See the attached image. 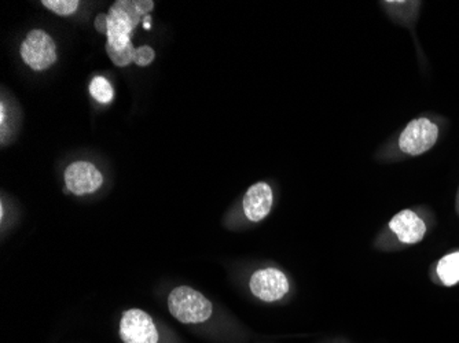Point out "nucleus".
<instances>
[{"instance_id":"nucleus-10","label":"nucleus","mask_w":459,"mask_h":343,"mask_svg":"<svg viewBox=\"0 0 459 343\" xmlns=\"http://www.w3.org/2000/svg\"><path fill=\"white\" fill-rule=\"evenodd\" d=\"M437 275L443 285L454 286L459 282V252L446 255L437 264Z\"/></svg>"},{"instance_id":"nucleus-14","label":"nucleus","mask_w":459,"mask_h":343,"mask_svg":"<svg viewBox=\"0 0 459 343\" xmlns=\"http://www.w3.org/2000/svg\"><path fill=\"white\" fill-rule=\"evenodd\" d=\"M95 28L98 32L108 35V14H100L95 18Z\"/></svg>"},{"instance_id":"nucleus-4","label":"nucleus","mask_w":459,"mask_h":343,"mask_svg":"<svg viewBox=\"0 0 459 343\" xmlns=\"http://www.w3.org/2000/svg\"><path fill=\"white\" fill-rule=\"evenodd\" d=\"M439 128L428 118L412 120L399 138V147L409 156H421L435 146Z\"/></svg>"},{"instance_id":"nucleus-15","label":"nucleus","mask_w":459,"mask_h":343,"mask_svg":"<svg viewBox=\"0 0 459 343\" xmlns=\"http://www.w3.org/2000/svg\"><path fill=\"white\" fill-rule=\"evenodd\" d=\"M0 109H2V116H0V120H2V125H4V117H6V112H4V103H2V105H0Z\"/></svg>"},{"instance_id":"nucleus-11","label":"nucleus","mask_w":459,"mask_h":343,"mask_svg":"<svg viewBox=\"0 0 459 343\" xmlns=\"http://www.w3.org/2000/svg\"><path fill=\"white\" fill-rule=\"evenodd\" d=\"M90 92H91L92 98L100 103H110L115 97L112 85L102 76L95 77L92 80L90 84Z\"/></svg>"},{"instance_id":"nucleus-1","label":"nucleus","mask_w":459,"mask_h":343,"mask_svg":"<svg viewBox=\"0 0 459 343\" xmlns=\"http://www.w3.org/2000/svg\"><path fill=\"white\" fill-rule=\"evenodd\" d=\"M154 9L153 0H117L108 13L107 53L118 68L134 62L136 48L131 41L133 30Z\"/></svg>"},{"instance_id":"nucleus-9","label":"nucleus","mask_w":459,"mask_h":343,"mask_svg":"<svg viewBox=\"0 0 459 343\" xmlns=\"http://www.w3.org/2000/svg\"><path fill=\"white\" fill-rule=\"evenodd\" d=\"M389 228L398 235L402 244H412L422 241L427 234V226L419 214L411 210H403L396 214L389 223Z\"/></svg>"},{"instance_id":"nucleus-6","label":"nucleus","mask_w":459,"mask_h":343,"mask_svg":"<svg viewBox=\"0 0 459 343\" xmlns=\"http://www.w3.org/2000/svg\"><path fill=\"white\" fill-rule=\"evenodd\" d=\"M250 291L264 303H274L283 298L289 291L288 278L275 268L259 270L252 275L249 282Z\"/></svg>"},{"instance_id":"nucleus-16","label":"nucleus","mask_w":459,"mask_h":343,"mask_svg":"<svg viewBox=\"0 0 459 343\" xmlns=\"http://www.w3.org/2000/svg\"><path fill=\"white\" fill-rule=\"evenodd\" d=\"M144 30H151L152 25L149 24V22H146V24H143Z\"/></svg>"},{"instance_id":"nucleus-13","label":"nucleus","mask_w":459,"mask_h":343,"mask_svg":"<svg viewBox=\"0 0 459 343\" xmlns=\"http://www.w3.org/2000/svg\"><path fill=\"white\" fill-rule=\"evenodd\" d=\"M154 58H156V53L153 48L149 46H142V47L136 48L134 62L138 66H148L154 61Z\"/></svg>"},{"instance_id":"nucleus-5","label":"nucleus","mask_w":459,"mask_h":343,"mask_svg":"<svg viewBox=\"0 0 459 343\" xmlns=\"http://www.w3.org/2000/svg\"><path fill=\"white\" fill-rule=\"evenodd\" d=\"M120 337L124 343L159 342V332L153 320L141 309L124 312L120 322Z\"/></svg>"},{"instance_id":"nucleus-3","label":"nucleus","mask_w":459,"mask_h":343,"mask_svg":"<svg viewBox=\"0 0 459 343\" xmlns=\"http://www.w3.org/2000/svg\"><path fill=\"white\" fill-rule=\"evenodd\" d=\"M21 56L32 71L50 68L56 61V47L53 38L45 30H35L28 33L20 48Z\"/></svg>"},{"instance_id":"nucleus-12","label":"nucleus","mask_w":459,"mask_h":343,"mask_svg":"<svg viewBox=\"0 0 459 343\" xmlns=\"http://www.w3.org/2000/svg\"><path fill=\"white\" fill-rule=\"evenodd\" d=\"M41 4L62 17L74 14L79 7L77 0H43Z\"/></svg>"},{"instance_id":"nucleus-8","label":"nucleus","mask_w":459,"mask_h":343,"mask_svg":"<svg viewBox=\"0 0 459 343\" xmlns=\"http://www.w3.org/2000/svg\"><path fill=\"white\" fill-rule=\"evenodd\" d=\"M273 190L267 183L260 182L247 191L244 198L245 216L254 223H259L267 218L273 208Z\"/></svg>"},{"instance_id":"nucleus-2","label":"nucleus","mask_w":459,"mask_h":343,"mask_svg":"<svg viewBox=\"0 0 459 343\" xmlns=\"http://www.w3.org/2000/svg\"><path fill=\"white\" fill-rule=\"evenodd\" d=\"M169 308L180 323H204L212 316V304L203 294L187 286L174 288L169 294Z\"/></svg>"},{"instance_id":"nucleus-7","label":"nucleus","mask_w":459,"mask_h":343,"mask_svg":"<svg viewBox=\"0 0 459 343\" xmlns=\"http://www.w3.org/2000/svg\"><path fill=\"white\" fill-rule=\"evenodd\" d=\"M65 184L72 194H92L103 184V176L91 162L76 161L66 167Z\"/></svg>"}]
</instances>
